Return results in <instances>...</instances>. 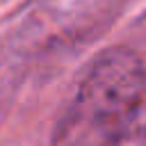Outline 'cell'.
Returning <instances> with one entry per match:
<instances>
[{
    "mask_svg": "<svg viewBox=\"0 0 146 146\" xmlns=\"http://www.w3.org/2000/svg\"><path fill=\"white\" fill-rule=\"evenodd\" d=\"M146 105V68L128 48L105 50L84 73L52 146H114Z\"/></svg>",
    "mask_w": 146,
    "mask_h": 146,
    "instance_id": "6da1fadb",
    "label": "cell"
}]
</instances>
